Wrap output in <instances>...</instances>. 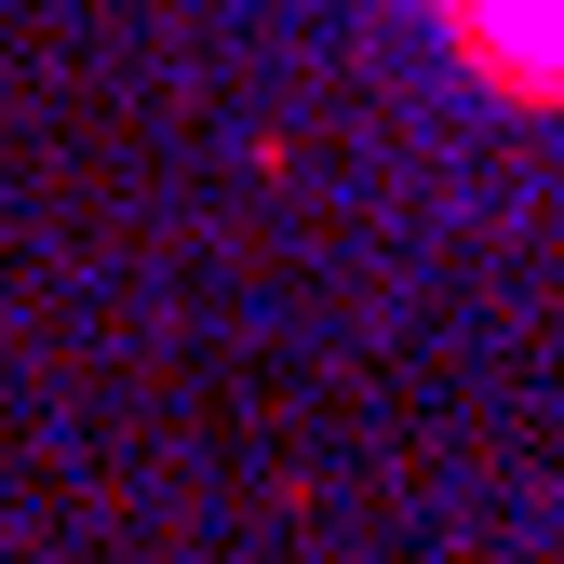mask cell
<instances>
[{"label": "cell", "instance_id": "6da1fadb", "mask_svg": "<svg viewBox=\"0 0 564 564\" xmlns=\"http://www.w3.org/2000/svg\"><path fill=\"white\" fill-rule=\"evenodd\" d=\"M444 14L498 54V67H524V82H564V0H444Z\"/></svg>", "mask_w": 564, "mask_h": 564}]
</instances>
